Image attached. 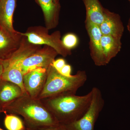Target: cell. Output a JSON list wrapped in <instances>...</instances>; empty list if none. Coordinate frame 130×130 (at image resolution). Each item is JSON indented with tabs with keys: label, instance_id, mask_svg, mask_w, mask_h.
Segmentation results:
<instances>
[{
	"label": "cell",
	"instance_id": "1",
	"mask_svg": "<svg viewBox=\"0 0 130 130\" xmlns=\"http://www.w3.org/2000/svg\"><path fill=\"white\" fill-rule=\"evenodd\" d=\"M93 93L85 95L66 93L41 99L60 124L66 125L80 119L90 105Z\"/></svg>",
	"mask_w": 130,
	"mask_h": 130
},
{
	"label": "cell",
	"instance_id": "2",
	"mask_svg": "<svg viewBox=\"0 0 130 130\" xmlns=\"http://www.w3.org/2000/svg\"><path fill=\"white\" fill-rule=\"evenodd\" d=\"M7 110L23 117L26 130H33L59 124L55 117L41 99L28 95L19 98L6 107Z\"/></svg>",
	"mask_w": 130,
	"mask_h": 130
},
{
	"label": "cell",
	"instance_id": "3",
	"mask_svg": "<svg viewBox=\"0 0 130 130\" xmlns=\"http://www.w3.org/2000/svg\"><path fill=\"white\" fill-rule=\"evenodd\" d=\"M87 79L86 72L79 71L76 74L66 77L60 74L51 65L44 88L38 96L39 99L52 97L66 93L76 94Z\"/></svg>",
	"mask_w": 130,
	"mask_h": 130
},
{
	"label": "cell",
	"instance_id": "4",
	"mask_svg": "<svg viewBox=\"0 0 130 130\" xmlns=\"http://www.w3.org/2000/svg\"><path fill=\"white\" fill-rule=\"evenodd\" d=\"M48 30L46 27L41 26H31L29 27L25 32H22V34L26 37L31 43L49 46L63 57L71 55V51L64 46L62 40H61L60 31H56L49 35Z\"/></svg>",
	"mask_w": 130,
	"mask_h": 130
},
{
	"label": "cell",
	"instance_id": "5",
	"mask_svg": "<svg viewBox=\"0 0 130 130\" xmlns=\"http://www.w3.org/2000/svg\"><path fill=\"white\" fill-rule=\"evenodd\" d=\"M91 90L93 95L88 110L79 119L64 125L68 130H94L96 122L104 107L105 101L98 88L93 87Z\"/></svg>",
	"mask_w": 130,
	"mask_h": 130
},
{
	"label": "cell",
	"instance_id": "6",
	"mask_svg": "<svg viewBox=\"0 0 130 130\" xmlns=\"http://www.w3.org/2000/svg\"><path fill=\"white\" fill-rule=\"evenodd\" d=\"M58 55L53 48L44 45L43 47L24 59L20 64L19 66L24 74L39 68L48 69Z\"/></svg>",
	"mask_w": 130,
	"mask_h": 130
},
{
	"label": "cell",
	"instance_id": "7",
	"mask_svg": "<svg viewBox=\"0 0 130 130\" xmlns=\"http://www.w3.org/2000/svg\"><path fill=\"white\" fill-rule=\"evenodd\" d=\"M85 27L89 37L90 56L95 64L97 66H106V61L101 45L102 35L100 26L85 20Z\"/></svg>",
	"mask_w": 130,
	"mask_h": 130
},
{
	"label": "cell",
	"instance_id": "8",
	"mask_svg": "<svg viewBox=\"0 0 130 130\" xmlns=\"http://www.w3.org/2000/svg\"><path fill=\"white\" fill-rule=\"evenodd\" d=\"M48 69L39 68L24 74V86L27 94L38 98L44 88L47 77Z\"/></svg>",
	"mask_w": 130,
	"mask_h": 130
},
{
	"label": "cell",
	"instance_id": "9",
	"mask_svg": "<svg viewBox=\"0 0 130 130\" xmlns=\"http://www.w3.org/2000/svg\"><path fill=\"white\" fill-rule=\"evenodd\" d=\"M23 37L22 32L11 33L0 26V61L9 59L18 49Z\"/></svg>",
	"mask_w": 130,
	"mask_h": 130
},
{
	"label": "cell",
	"instance_id": "10",
	"mask_svg": "<svg viewBox=\"0 0 130 130\" xmlns=\"http://www.w3.org/2000/svg\"><path fill=\"white\" fill-rule=\"evenodd\" d=\"M102 35L111 36L121 39L124 27L119 14L105 8L104 20L100 26Z\"/></svg>",
	"mask_w": 130,
	"mask_h": 130
},
{
	"label": "cell",
	"instance_id": "11",
	"mask_svg": "<svg viewBox=\"0 0 130 130\" xmlns=\"http://www.w3.org/2000/svg\"><path fill=\"white\" fill-rule=\"evenodd\" d=\"M43 12L46 27L48 30L56 28L59 22L60 6L59 0H37Z\"/></svg>",
	"mask_w": 130,
	"mask_h": 130
},
{
	"label": "cell",
	"instance_id": "12",
	"mask_svg": "<svg viewBox=\"0 0 130 130\" xmlns=\"http://www.w3.org/2000/svg\"><path fill=\"white\" fill-rule=\"evenodd\" d=\"M23 95L21 88L9 81L0 80V113L10 103Z\"/></svg>",
	"mask_w": 130,
	"mask_h": 130
},
{
	"label": "cell",
	"instance_id": "13",
	"mask_svg": "<svg viewBox=\"0 0 130 130\" xmlns=\"http://www.w3.org/2000/svg\"><path fill=\"white\" fill-rule=\"evenodd\" d=\"M17 0H0V26L8 32L15 34L13 25Z\"/></svg>",
	"mask_w": 130,
	"mask_h": 130
},
{
	"label": "cell",
	"instance_id": "14",
	"mask_svg": "<svg viewBox=\"0 0 130 130\" xmlns=\"http://www.w3.org/2000/svg\"><path fill=\"white\" fill-rule=\"evenodd\" d=\"M3 67V71L1 79L9 81L19 86L25 95H28L24 86V74L18 64L6 61H1Z\"/></svg>",
	"mask_w": 130,
	"mask_h": 130
},
{
	"label": "cell",
	"instance_id": "15",
	"mask_svg": "<svg viewBox=\"0 0 130 130\" xmlns=\"http://www.w3.org/2000/svg\"><path fill=\"white\" fill-rule=\"evenodd\" d=\"M83 1L86 9V20L100 26L104 20L105 8L99 0Z\"/></svg>",
	"mask_w": 130,
	"mask_h": 130
},
{
	"label": "cell",
	"instance_id": "16",
	"mask_svg": "<svg viewBox=\"0 0 130 130\" xmlns=\"http://www.w3.org/2000/svg\"><path fill=\"white\" fill-rule=\"evenodd\" d=\"M121 40L112 36L102 35L101 45L107 64L120 51L122 46Z\"/></svg>",
	"mask_w": 130,
	"mask_h": 130
},
{
	"label": "cell",
	"instance_id": "17",
	"mask_svg": "<svg viewBox=\"0 0 130 130\" xmlns=\"http://www.w3.org/2000/svg\"><path fill=\"white\" fill-rule=\"evenodd\" d=\"M6 128L8 130H25L23 121L15 115H6L4 121Z\"/></svg>",
	"mask_w": 130,
	"mask_h": 130
},
{
	"label": "cell",
	"instance_id": "18",
	"mask_svg": "<svg viewBox=\"0 0 130 130\" xmlns=\"http://www.w3.org/2000/svg\"><path fill=\"white\" fill-rule=\"evenodd\" d=\"M64 46L69 50L75 48L78 43V39L77 36L72 33H69L63 37L62 40Z\"/></svg>",
	"mask_w": 130,
	"mask_h": 130
},
{
	"label": "cell",
	"instance_id": "19",
	"mask_svg": "<svg viewBox=\"0 0 130 130\" xmlns=\"http://www.w3.org/2000/svg\"><path fill=\"white\" fill-rule=\"evenodd\" d=\"M66 64V61L63 58H59L55 60L53 62V67L59 72L64 66Z\"/></svg>",
	"mask_w": 130,
	"mask_h": 130
},
{
	"label": "cell",
	"instance_id": "20",
	"mask_svg": "<svg viewBox=\"0 0 130 130\" xmlns=\"http://www.w3.org/2000/svg\"><path fill=\"white\" fill-rule=\"evenodd\" d=\"M71 71L72 68L71 66L70 65L66 64L59 72L65 76L70 77L72 76L71 74Z\"/></svg>",
	"mask_w": 130,
	"mask_h": 130
},
{
	"label": "cell",
	"instance_id": "21",
	"mask_svg": "<svg viewBox=\"0 0 130 130\" xmlns=\"http://www.w3.org/2000/svg\"><path fill=\"white\" fill-rule=\"evenodd\" d=\"M33 130H68L66 126L63 125L59 124L55 126H51V127H45L38 128Z\"/></svg>",
	"mask_w": 130,
	"mask_h": 130
},
{
	"label": "cell",
	"instance_id": "22",
	"mask_svg": "<svg viewBox=\"0 0 130 130\" xmlns=\"http://www.w3.org/2000/svg\"><path fill=\"white\" fill-rule=\"evenodd\" d=\"M3 71V67L2 63L0 62V80H1L2 75Z\"/></svg>",
	"mask_w": 130,
	"mask_h": 130
},
{
	"label": "cell",
	"instance_id": "23",
	"mask_svg": "<svg viewBox=\"0 0 130 130\" xmlns=\"http://www.w3.org/2000/svg\"><path fill=\"white\" fill-rule=\"evenodd\" d=\"M127 29H128V31L130 34V18L128 21V25L127 26Z\"/></svg>",
	"mask_w": 130,
	"mask_h": 130
},
{
	"label": "cell",
	"instance_id": "24",
	"mask_svg": "<svg viewBox=\"0 0 130 130\" xmlns=\"http://www.w3.org/2000/svg\"><path fill=\"white\" fill-rule=\"evenodd\" d=\"M0 130H4L2 129L1 128H0Z\"/></svg>",
	"mask_w": 130,
	"mask_h": 130
},
{
	"label": "cell",
	"instance_id": "25",
	"mask_svg": "<svg viewBox=\"0 0 130 130\" xmlns=\"http://www.w3.org/2000/svg\"><path fill=\"white\" fill-rule=\"evenodd\" d=\"M128 1H129V2L130 3V0H128Z\"/></svg>",
	"mask_w": 130,
	"mask_h": 130
},
{
	"label": "cell",
	"instance_id": "26",
	"mask_svg": "<svg viewBox=\"0 0 130 130\" xmlns=\"http://www.w3.org/2000/svg\"></svg>",
	"mask_w": 130,
	"mask_h": 130
}]
</instances>
